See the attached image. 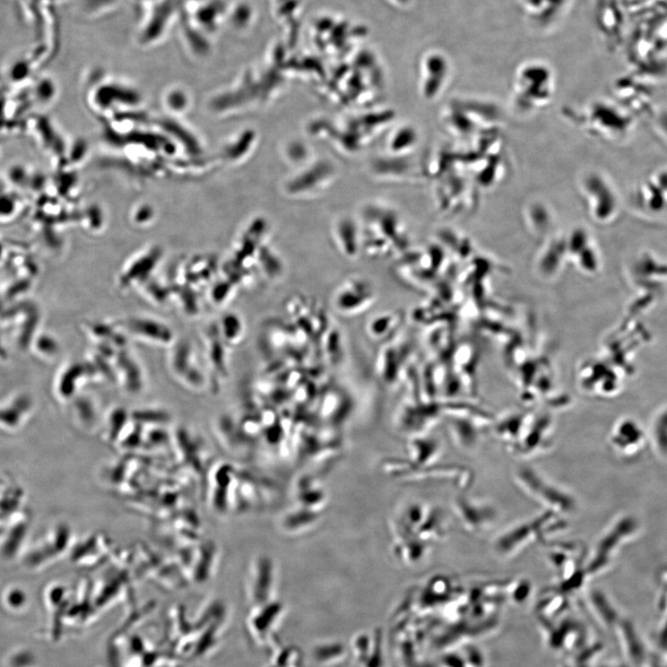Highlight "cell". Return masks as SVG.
Listing matches in <instances>:
<instances>
[{
	"label": "cell",
	"instance_id": "obj_1",
	"mask_svg": "<svg viewBox=\"0 0 667 667\" xmlns=\"http://www.w3.org/2000/svg\"><path fill=\"white\" fill-rule=\"evenodd\" d=\"M517 481L525 491L527 490L550 510L558 511V513H567L572 510L574 507L572 498L555 486L548 484L535 472L527 469L519 471Z\"/></svg>",
	"mask_w": 667,
	"mask_h": 667
},
{
	"label": "cell",
	"instance_id": "obj_2",
	"mask_svg": "<svg viewBox=\"0 0 667 667\" xmlns=\"http://www.w3.org/2000/svg\"><path fill=\"white\" fill-rule=\"evenodd\" d=\"M128 327L134 335L143 339L159 341L160 343H167L172 341V332L155 321L134 319L129 322Z\"/></svg>",
	"mask_w": 667,
	"mask_h": 667
},
{
	"label": "cell",
	"instance_id": "obj_3",
	"mask_svg": "<svg viewBox=\"0 0 667 667\" xmlns=\"http://www.w3.org/2000/svg\"><path fill=\"white\" fill-rule=\"evenodd\" d=\"M658 126H661L662 132L667 137V114H663L659 117Z\"/></svg>",
	"mask_w": 667,
	"mask_h": 667
}]
</instances>
